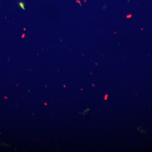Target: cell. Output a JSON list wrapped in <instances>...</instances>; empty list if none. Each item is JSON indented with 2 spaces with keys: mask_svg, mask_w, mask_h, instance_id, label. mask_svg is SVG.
Listing matches in <instances>:
<instances>
[{
  "mask_svg": "<svg viewBox=\"0 0 152 152\" xmlns=\"http://www.w3.org/2000/svg\"><path fill=\"white\" fill-rule=\"evenodd\" d=\"M19 5L20 6V7L23 10H25V4L24 3L22 2H20L19 3Z\"/></svg>",
  "mask_w": 152,
  "mask_h": 152,
  "instance_id": "cell-1",
  "label": "cell"
}]
</instances>
